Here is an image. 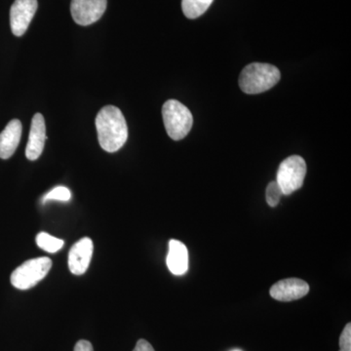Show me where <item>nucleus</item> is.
<instances>
[{"label": "nucleus", "instance_id": "1", "mask_svg": "<svg viewBox=\"0 0 351 351\" xmlns=\"http://www.w3.org/2000/svg\"><path fill=\"white\" fill-rule=\"evenodd\" d=\"M96 128L101 149L117 152L125 145L128 127L123 113L119 108L107 106L101 108L96 117Z\"/></svg>", "mask_w": 351, "mask_h": 351}, {"label": "nucleus", "instance_id": "2", "mask_svg": "<svg viewBox=\"0 0 351 351\" xmlns=\"http://www.w3.org/2000/svg\"><path fill=\"white\" fill-rule=\"evenodd\" d=\"M281 73L276 66L265 63H253L245 66L240 73L239 86L246 94H260L276 86Z\"/></svg>", "mask_w": 351, "mask_h": 351}, {"label": "nucleus", "instance_id": "3", "mask_svg": "<svg viewBox=\"0 0 351 351\" xmlns=\"http://www.w3.org/2000/svg\"><path fill=\"white\" fill-rule=\"evenodd\" d=\"M162 117L166 132L172 140H182L193 128V114L179 101H166L162 108Z\"/></svg>", "mask_w": 351, "mask_h": 351}, {"label": "nucleus", "instance_id": "4", "mask_svg": "<svg viewBox=\"0 0 351 351\" xmlns=\"http://www.w3.org/2000/svg\"><path fill=\"white\" fill-rule=\"evenodd\" d=\"M52 261L47 257L32 258L14 270L11 284L19 290H29L40 282L49 274Z\"/></svg>", "mask_w": 351, "mask_h": 351}, {"label": "nucleus", "instance_id": "5", "mask_svg": "<svg viewBox=\"0 0 351 351\" xmlns=\"http://www.w3.org/2000/svg\"><path fill=\"white\" fill-rule=\"evenodd\" d=\"M306 174V164L299 156H289L279 166L276 182L282 189L284 195H292L302 188Z\"/></svg>", "mask_w": 351, "mask_h": 351}, {"label": "nucleus", "instance_id": "6", "mask_svg": "<svg viewBox=\"0 0 351 351\" xmlns=\"http://www.w3.org/2000/svg\"><path fill=\"white\" fill-rule=\"evenodd\" d=\"M108 0H71V17L77 25H89L101 19Z\"/></svg>", "mask_w": 351, "mask_h": 351}, {"label": "nucleus", "instance_id": "7", "mask_svg": "<svg viewBox=\"0 0 351 351\" xmlns=\"http://www.w3.org/2000/svg\"><path fill=\"white\" fill-rule=\"evenodd\" d=\"M38 7V0H15L10 9V25L14 36H24Z\"/></svg>", "mask_w": 351, "mask_h": 351}, {"label": "nucleus", "instance_id": "8", "mask_svg": "<svg viewBox=\"0 0 351 351\" xmlns=\"http://www.w3.org/2000/svg\"><path fill=\"white\" fill-rule=\"evenodd\" d=\"M93 241L88 237L76 242L69 254V269L75 276H82L89 267L93 256Z\"/></svg>", "mask_w": 351, "mask_h": 351}, {"label": "nucleus", "instance_id": "9", "mask_svg": "<svg viewBox=\"0 0 351 351\" xmlns=\"http://www.w3.org/2000/svg\"><path fill=\"white\" fill-rule=\"evenodd\" d=\"M309 286L299 278H288L278 281L270 289V295L280 302H292L308 294Z\"/></svg>", "mask_w": 351, "mask_h": 351}, {"label": "nucleus", "instance_id": "10", "mask_svg": "<svg viewBox=\"0 0 351 351\" xmlns=\"http://www.w3.org/2000/svg\"><path fill=\"white\" fill-rule=\"evenodd\" d=\"M47 136H46L45 120L41 113H36L32 120L29 142L25 149V156L29 160H36L43 154Z\"/></svg>", "mask_w": 351, "mask_h": 351}, {"label": "nucleus", "instance_id": "11", "mask_svg": "<svg viewBox=\"0 0 351 351\" xmlns=\"http://www.w3.org/2000/svg\"><path fill=\"white\" fill-rule=\"evenodd\" d=\"M23 126L20 120L13 119L0 133V158L8 159L15 154L22 137Z\"/></svg>", "mask_w": 351, "mask_h": 351}, {"label": "nucleus", "instance_id": "12", "mask_svg": "<svg viewBox=\"0 0 351 351\" xmlns=\"http://www.w3.org/2000/svg\"><path fill=\"white\" fill-rule=\"evenodd\" d=\"M166 263L174 276H184L189 269V251L186 245L179 240H170Z\"/></svg>", "mask_w": 351, "mask_h": 351}, {"label": "nucleus", "instance_id": "13", "mask_svg": "<svg viewBox=\"0 0 351 351\" xmlns=\"http://www.w3.org/2000/svg\"><path fill=\"white\" fill-rule=\"evenodd\" d=\"M214 0H182V9L189 19H196L206 12Z\"/></svg>", "mask_w": 351, "mask_h": 351}, {"label": "nucleus", "instance_id": "14", "mask_svg": "<svg viewBox=\"0 0 351 351\" xmlns=\"http://www.w3.org/2000/svg\"><path fill=\"white\" fill-rule=\"evenodd\" d=\"M36 244L39 248L43 249L48 253L54 254L63 248L64 240L57 239L46 232L38 233L36 237Z\"/></svg>", "mask_w": 351, "mask_h": 351}, {"label": "nucleus", "instance_id": "15", "mask_svg": "<svg viewBox=\"0 0 351 351\" xmlns=\"http://www.w3.org/2000/svg\"><path fill=\"white\" fill-rule=\"evenodd\" d=\"M282 195H284L282 189H281L276 181L269 184L267 188V193H265V198H267V204L270 207H276Z\"/></svg>", "mask_w": 351, "mask_h": 351}, {"label": "nucleus", "instance_id": "16", "mask_svg": "<svg viewBox=\"0 0 351 351\" xmlns=\"http://www.w3.org/2000/svg\"><path fill=\"white\" fill-rule=\"evenodd\" d=\"M71 199V191L66 186H56L49 191L45 196H44L43 202L45 203L49 200L63 201V202H68Z\"/></svg>", "mask_w": 351, "mask_h": 351}, {"label": "nucleus", "instance_id": "17", "mask_svg": "<svg viewBox=\"0 0 351 351\" xmlns=\"http://www.w3.org/2000/svg\"><path fill=\"white\" fill-rule=\"evenodd\" d=\"M339 351H351V324L346 325L345 329L339 337Z\"/></svg>", "mask_w": 351, "mask_h": 351}, {"label": "nucleus", "instance_id": "18", "mask_svg": "<svg viewBox=\"0 0 351 351\" xmlns=\"http://www.w3.org/2000/svg\"><path fill=\"white\" fill-rule=\"evenodd\" d=\"M133 351H154V350L149 341H145V339H140Z\"/></svg>", "mask_w": 351, "mask_h": 351}, {"label": "nucleus", "instance_id": "19", "mask_svg": "<svg viewBox=\"0 0 351 351\" xmlns=\"http://www.w3.org/2000/svg\"><path fill=\"white\" fill-rule=\"evenodd\" d=\"M73 351H94V350L93 346H92L90 341L82 339V341H80L76 343L75 350Z\"/></svg>", "mask_w": 351, "mask_h": 351}, {"label": "nucleus", "instance_id": "20", "mask_svg": "<svg viewBox=\"0 0 351 351\" xmlns=\"http://www.w3.org/2000/svg\"><path fill=\"white\" fill-rule=\"evenodd\" d=\"M234 351H239V350H234Z\"/></svg>", "mask_w": 351, "mask_h": 351}]
</instances>
